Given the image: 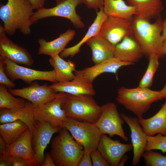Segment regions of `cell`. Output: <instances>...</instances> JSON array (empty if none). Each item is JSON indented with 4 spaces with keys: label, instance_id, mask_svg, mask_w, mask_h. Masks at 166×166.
<instances>
[{
    "label": "cell",
    "instance_id": "cell-1",
    "mask_svg": "<svg viewBox=\"0 0 166 166\" xmlns=\"http://www.w3.org/2000/svg\"><path fill=\"white\" fill-rule=\"evenodd\" d=\"M34 10L29 0H7L1 4L0 18L6 34L11 36L19 30L25 35L30 34Z\"/></svg>",
    "mask_w": 166,
    "mask_h": 166
},
{
    "label": "cell",
    "instance_id": "cell-2",
    "mask_svg": "<svg viewBox=\"0 0 166 166\" xmlns=\"http://www.w3.org/2000/svg\"><path fill=\"white\" fill-rule=\"evenodd\" d=\"M163 21L160 16L153 23L135 15L132 20L133 34L140 44L144 55L148 57L157 54L160 57L163 41L161 35Z\"/></svg>",
    "mask_w": 166,
    "mask_h": 166
},
{
    "label": "cell",
    "instance_id": "cell-3",
    "mask_svg": "<svg viewBox=\"0 0 166 166\" xmlns=\"http://www.w3.org/2000/svg\"><path fill=\"white\" fill-rule=\"evenodd\" d=\"M163 98L160 90H153L138 86L132 88H119L116 100L139 119L143 117L152 103Z\"/></svg>",
    "mask_w": 166,
    "mask_h": 166
},
{
    "label": "cell",
    "instance_id": "cell-4",
    "mask_svg": "<svg viewBox=\"0 0 166 166\" xmlns=\"http://www.w3.org/2000/svg\"><path fill=\"white\" fill-rule=\"evenodd\" d=\"M84 152L83 147L64 128L51 142L50 154L56 166H77Z\"/></svg>",
    "mask_w": 166,
    "mask_h": 166
},
{
    "label": "cell",
    "instance_id": "cell-5",
    "mask_svg": "<svg viewBox=\"0 0 166 166\" xmlns=\"http://www.w3.org/2000/svg\"><path fill=\"white\" fill-rule=\"evenodd\" d=\"M93 96L88 94H67L62 105L66 117L95 123L101 115L102 107L97 103Z\"/></svg>",
    "mask_w": 166,
    "mask_h": 166
},
{
    "label": "cell",
    "instance_id": "cell-6",
    "mask_svg": "<svg viewBox=\"0 0 166 166\" xmlns=\"http://www.w3.org/2000/svg\"><path fill=\"white\" fill-rule=\"evenodd\" d=\"M82 3L83 0H57L56 5L53 7H43L36 10L31 18V22L33 24L43 19L59 17L69 20L77 28H83L85 24L76 10V7Z\"/></svg>",
    "mask_w": 166,
    "mask_h": 166
},
{
    "label": "cell",
    "instance_id": "cell-7",
    "mask_svg": "<svg viewBox=\"0 0 166 166\" xmlns=\"http://www.w3.org/2000/svg\"><path fill=\"white\" fill-rule=\"evenodd\" d=\"M62 128L69 132L75 140L83 147L84 151L90 153L97 149L101 134L94 123L82 122L67 117Z\"/></svg>",
    "mask_w": 166,
    "mask_h": 166
},
{
    "label": "cell",
    "instance_id": "cell-8",
    "mask_svg": "<svg viewBox=\"0 0 166 166\" xmlns=\"http://www.w3.org/2000/svg\"><path fill=\"white\" fill-rule=\"evenodd\" d=\"M101 106V115L94 123L101 134H107L110 137L118 136L124 141H128L122 126L125 121L119 114L116 105L110 102Z\"/></svg>",
    "mask_w": 166,
    "mask_h": 166
},
{
    "label": "cell",
    "instance_id": "cell-9",
    "mask_svg": "<svg viewBox=\"0 0 166 166\" xmlns=\"http://www.w3.org/2000/svg\"><path fill=\"white\" fill-rule=\"evenodd\" d=\"M67 95L65 93L58 92L52 100L34 107L33 113L35 121H47L54 127L62 128L63 123L67 118L62 108Z\"/></svg>",
    "mask_w": 166,
    "mask_h": 166
},
{
    "label": "cell",
    "instance_id": "cell-10",
    "mask_svg": "<svg viewBox=\"0 0 166 166\" xmlns=\"http://www.w3.org/2000/svg\"><path fill=\"white\" fill-rule=\"evenodd\" d=\"M2 58L5 72L8 77L13 81L21 79L30 85L36 80H44L57 82L55 73L50 71L38 70L22 66L10 60Z\"/></svg>",
    "mask_w": 166,
    "mask_h": 166
},
{
    "label": "cell",
    "instance_id": "cell-11",
    "mask_svg": "<svg viewBox=\"0 0 166 166\" xmlns=\"http://www.w3.org/2000/svg\"><path fill=\"white\" fill-rule=\"evenodd\" d=\"M61 128L54 127L47 121H37L32 138L34 166L42 165L44 160L45 149L53 135L58 132Z\"/></svg>",
    "mask_w": 166,
    "mask_h": 166
},
{
    "label": "cell",
    "instance_id": "cell-12",
    "mask_svg": "<svg viewBox=\"0 0 166 166\" xmlns=\"http://www.w3.org/2000/svg\"><path fill=\"white\" fill-rule=\"evenodd\" d=\"M132 34V20L111 16L107 17L98 34L115 46Z\"/></svg>",
    "mask_w": 166,
    "mask_h": 166
},
{
    "label": "cell",
    "instance_id": "cell-13",
    "mask_svg": "<svg viewBox=\"0 0 166 166\" xmlns=\"http://www.w3.org/2000/svg\"><path fill=\"white\" fill-rule=\"evenodd\" d=\"M13 96H18L30 102L34 107L49 102L54 99L58 93L46 84L40 85L34 81L29 86L19 89H9Z\"/></svg>",
    "mask_w": 166,
    "mask_h": 166
},
{
    "label": "cell",
    "instance_id": "cell-14",
    "mask_svg": "<svg viewBox=\"0 0 166 166\" xmlns=\"http://www.w3.org/2000/svg\"><path fill=\"white\" fill-rule=\"evenodd\" d=\"M3 25L0 26V57L8 59L18 65L28 67L34 61L26 49L16 44L7 36Z\"/></svg>",
    "mask_w": 166,
    "mask_h": 166
},
{
    "label": "cell",
    "instance_id": "cell-15",
    "mask_svg": "<svg viewBox=\"0 0 166 166\" xmlns=\"http://www.w3.org/2000/svg\"><path fill=\"white\" fill-rule=\"evenodd\" d=\"M133 148L131 144L113 140L105 134L101 135L97 149L111 166H117L124 156Z\"/></svg>",
    "mask_w": 166,
    "mask_h": 166
},
{
    "label": "cell",
    "instance_id": "cell-16",
    "mask_svg": "<svg viewBox=\"0 0 166 166\" xmlns=\"http://www.w3.org/2000/svg\"><path fill=\"white\" fill-rule=\"evenodd\" d=\"M120 116L130 129L133 152L132 164L133 166L136 165L139 163L143 153L145 151L147 136L141 127L137 117L128 116L123 113H121Z\"/></svg>",
    "mask_w": 166,
    "mask_h": 166
},
{
    "label": "cell",
    "instance_id": "cell-17",
    "mask_svg": "<svg viewBox=\"0 0 166 166\" xmlns=\"http://www.w3.org/2000/svg\"><path fill=\"white\" fill-rule=\"evenodd\" d=\"M133 64L121 61L114 57L81 70H76L74 73L85 81L92 83L96 78L101 74L105 73L116 74L121 67Z\"/></svg>",
    "mask_w": 166,
    "mask_h": 166
},
{
    "label": "cell",
    "instance_id": "cell-18",
    "mask_svg": "<svg viewBox=\"0 0 166 166\" xmlns=\"http://www.w3.org/2000/svg\"><path fill=\"white\" fill-rule=\"evenodd\" d=\"M115 46L114 57L121 61L134 64L144 55L133 34L125 37Z\"/></svg>",
    "mask_w": 166,
    "mask_h": 166
},
{
    "label": "cell",
    "instance_id": "cell-19",
    "mask_svg": "<svg viewBox=\"0 0 166 166\" xmlns=\"http://www.w3.org/2000/svg\"><path fill=\"white\" fill-rule=\"evenodd\" d=\"M34 106L30 101L26 102L22 108L12 109H0V123L3 124L19 120L24 122L32 134L35 128L37 121L35 120L33 110Z\"/></svg>",
    "mask_w": 166,
    "mask_h": 166
},
{
    "label": "cell",
    "instance_id": "cell-20",
    "mask_svg": "<svg viewBox=\"0 0 166 166\" xmlns=\"http://www.w3.org/2000/svg\"><path fill=\"white\" fill-rule=\"evenodd\" d=\"M32 138V134L28 128L14 142L7 145L5 156H14L22 157L34 166Z\"/></svg>",
    "mask_w": 166,
    "mask_h": 166
},
{
    "label": "cell",
    "instance_id": "cell-21",
    "mask_svg": "<svg viewBox=\"0 0 166 166\" xmlns=\"http://www.w3.org/2000/svg\"><path fill=\"white\" fill-rule=\"evenodd\" d=\"M75 77L72 80L54 82L50 86L56 92H63L73 95L88 94L94 96L96 91L93 84L84 80L74 73Z\"/></svg>",
    "mask_w": 166,
    "mask_h": 166
},
{
    "label": "cell",
    "instance_id": "cell-22",
    "mask_svg": "<svg viewBox=\"0 0 166 166\" xmlns=\"http://www.w3.org/2000/svg\"><path fill=\"white\" fill-rule=\"evenodd\" d=\"M85 43L91 49L92 60L95 64L114 57L115 45L99 34L91 38Z\"/></svg>",
    "mask_w": 166,
    "mask_h": 166
},
{
    "label": "cell",
    "instance_id": "cell-23",
    "mask_svg": "<svg viewBox=\"0 0 166 166\" xmlns=\"http://www.w3.org/2000/svg\"><path fill=\"white\" fill-rule=\"evenodd\" d=\"M76 34L75 30L68 29L64 33L60 34L56 39L47 41L43 38H40L38 41L39 47L38 54L50 57L59 54L65 48L67 44L72 40Z\"/></svg>",
    "mask_w": 166,
    "mask_h": 166
},
{
    "label": "cell",
    "instance_id": "cell-24",
    "mask_svg": "<svg viewBox=\"0 0 166 166\" xmlns=\"http://www.w3.org/2000/svg\"><path fill=\"white\" fill-rule=\"evenodd\" d=\"M139 122L144 132L148 136L156 134L166 135V101L153 116L147 119H139Z\"/></svg>",
    "mask_w": 166,
    "mask_h": 166
},
{
    "label": "cell",
    "instance_id": "cell-25",
    "mask_svg": "<svg viewBox=\"0 0 166 166\" xmlns=\"http://www.w3.org/2000/svg\"><path fill=\"white\" fill-rule=\"evenodd\" d=\"M97 16L93 23L82 39L77 44L72 47L65 48L59 55L62 58L68 57H73L77 54L80 49L84 43L91 38L98 34L101 26L107 16L105 14L103 8L97 11Z\"/></svg>",
    "mask_w": 166,
    "mask_h": 166
},
{
    "label": "cell",
    "instance_id": "cell-26",
    "mask_svg": "<svg viewBox=\"0 0 166 166\" xmlns=\"http://www.w3.org/2000/svg\"><path fill=\"white\" fill-rule=\"evenodd\" d=\"M128 5L135 7V15L150 20L160 15L163 9L161 0H126Z\"/></svg>",
    "mask_w": 166,
    "mask_h": 166
},
{
    "label": "cell",
    "instance_id": "cell-27",
    "mask_svg": "<svg viewBox=\"0 0 166 166\" xmlns=\"http://www.w3.org/2000/svg\"><path fill=\"white\" fill-rule=\"evenodd\" d=\"M103 10L107 16L130 20L136 12L135 7L127 4L123 0H104Z\"/></svg>",
    "mask_w": 166,
    "mask_h": 166
},
{
    "label": "cell",
    "instance_id": "cell-28",
    "mask_svg": "<svg viewBox=\"0 0 166 166\" xmlns=\"http://www.w3.org/2000/svg\"><path fill=\"white\" fill-rule=\"evenodd\" d=\"M49 63L54 71L57 82H63L72 80L75 77L76 65L73 61H66L59 54L50 56Z\"/></svg>",
    "mask_w": 166,
    "mask_h": 166
},
{
    "label": "cell",
    "instance_id": "cell-29",
    "mask_svg": "<svg viewBox=\"0 0 166 166\" xmlns=\"http://www.w3.org/2000/svg\"><path fill=\"white\" fill-rule=\"evenodd\" d=\"M28 128L23 122L19 120L1 124L0 134L7 145L18 138Z\"/></svg>",
    "mask_w": 166,
    "mask_h": 166
},
{
    "label": "cell",
    "instance_id": "cell-30",
    "mask_svg": "<svg viewBox=\"0 0 166 166\" xmlns=\"http://www.w3.org/2000/svg\"><path fill=\"white\" fill-rule=\"evenodd\" d=\"M4 85H0V108L12 109L24 107L27 101L14 96Z\"/></svg>",
    "mask_w": 166,
    "mask_h": 166
},
{
    "label": "cell",
    "instance_id": "cell-31",
    "mask_svg": "<svg viewBox=\"0 0 166 166\" xmlns=\"http://www.w3.org/2000/svg\"><path fill=\"white\" fill-rule=\"evenodd\" d=\"M148 64L146 71L140 80L139 86L149 88L152 85L154 76L157 71L159 65L158 55L153 53L148 57Z\"/></svg>",
    "mask_w": 166,
    "mask_h": 166
},
{
    "label": "cell",
    "instance_id": "cell-32",
    "mask_svg": "<svg viewBox=\"0 0 166 166\" xmlns=\"http://www.w3.org/2000/svg\"><path fill=\"white\" fill-rule=\"evenodd\" d=\"M147 143L144 151L158 150L166 153V135L147 136Z\"/></svg>",
    "mask_w": 166,
    "mask_h": 166
},
{
    "label": "cell",
    "instance_id": "cell-33",
    "mask_svg": "<svg viewBox=\"0 0 166 166\" xmlns=\"http://www.w3.org/2000/svg\"><path fill=\"white\" fill-rule=\"evenodd\" d=\"M142 157L147 166H166V156L153 150L145 151Z\"/></svg>",
    "mask_w": 166,
    "mask_h": 166
},
{
    "label": "cell",
    "instance_id": "cell-34",
    "mask_svg": "<svg viewBox=\"0 0 166 166\" xmlns=\"http://www.w3.org/2000/svg\"><path fill=\"white\" fill-rule=\"evenodd\" d=\"M0 84L5 85L9 89L15 86L14 83L7 75L5 72L3 59L0 57Z\"/></svg>",
    "mask_w": 166,
    "mask_h": 166
},
{
    "label": "cell",
    "instance_id": "cell-35",
    "mask_svg": "<svg viewBox=\"0 0 166 166\" xmlns=\"http://www.w3.org/2000/svg\"><path fill=\"white\" fill-rule=\"evenodd\" d=\"M93 166H109V164L97 150L90 152Z\"/></svg>",
    "mask_w": 166,
    "mask_h": 166
},
{
    "label": "cell",
    "instance_id": "cell-36",
    "mask_svg": "<svg viewBox=\"0 0 166 166\" xmlns=\"http://www.w3.org/2000/svg\"><path fill=\"white\" fill-rule=\"evenodd\" d=\"M7 156L12 166H33L31 163L22 157L14 156Z\"/></svg>",
    "mask_w": 166,
    "mask_h": 166
},
{
    "label": "cell",
    "instance_id": "cell-37",
    "mask_svg": "<svg viewBox=\"0 0 166 166\" xmlns=\"http://www.w3.org/2000/svg\"><path fill=\"white\" fill-rule=\"evenodd\" d=\"M84 3L89 8L97 11L103 8L104 0H83Z\"/></svg>",
    "mask_w": 166,
    "mask_h": 166
},
{
    "label": "cell",
    "instance_id": "cell-38",
    "mask_svg": "<svg viewBox=\"0 0 166 166\" xmlns=\"http://www.w3.org/2000/svg\"><path fill=\"white\" fill-rule=\"evenodd\" d=\"M92 162L90 153L84 150L83 154L77 166H92Z\"/></svg>",
    "mask_w": 166,
    "mask_h": 166
},
{
    "label": "cell",
    "instance_id": "cell-39",
    "mask_svg": "<svg viewBox=\"0 0 166 166\" xmlns=\"http://www.w3.org/2000/svg\"><path fill=\"white\" fill-rule=\"evenodd\" d=\"M42 166H55V164L50 153H47L45 156Z\"/></svg>",
    "mask_w": 166,
    "mask_h": 166
},
{
    "label": "cell",
    "instance_id": "cell-40",
    "mask_svg": "<svg viewBox=\"0 0 166 166\" xmlns=\"http://www.w3.org/2000/svg\"><path fill=\"white\" fill-rule=\"evenodd\" d=\"M34 10H37L43 7L46 0H29Z\"/></svg>",
    "mask_w": 166,
    "mask_h": 166
},
{
    "label": "cell",
    "instance_id": "cell-41",
    "mask_svg": "<svg viewBox=\"0 0 166 166\" xmlns=\"http://www.w3.org/2000/svg\"><path fill=\"white\" fill-rule=\"evenodd\" d=\"M7 145L5 141L0 136V156H5Z\"/></svg>",
    "mask_w": 166,
    "mask_h": 166
},
{
    "label": "cell",
    "instance_id": "cell-42",
    "mask_svg": "<svg viewBox=\"0 0 166 166\" xmlns=\"http://www.w3.org/2000/svg\"><path fill=\"white\" fill-rule=\"evenodd\" d=\"M0 166H12L9 161L7 156H0Z\"/></svg>",
    "mask_w": 166,
    "mask_h": 166
},
{
    "label": "cell",
    "instance_id": "cell-43",
    "mask_svg": "<svg viewBox=\"0 0 166 166\" xmlns=\"http://www.w3.org/2000/svg\"><path fill=\"white\" fill-rule=\"evenodd\" d=\"M161 37L163 42L166 38V18L163 22V29Z\"/></svg>",
    "mask_w": 166,
    "mask_h": 166
},
{
    "label": "cell",
    "instance_id": "cell-44",
    "mask_svg": "<svg viewBox=\"0 0 166 166\" xmlns=\"http://www.w3.org/2000/svg\"><path fill=\"white\" fill-rule=\"evenodd\" d=\"M166 55V38L163 42L161 51V57Z\"/></svg>",
    "mask_w": 166,
    "mask_h": 166
},
{
    "label": "cell",
    "instance_id": "cell-45",
    "mask_svg": "<svg viewBox=\"0 0 166 166\" xmlns=\"http://www.w3.org/2000/svg\"><path fill=\"white\" fill-rule=\"evenodd\" d=\"M160 90L163 95V98L165 99L166 101V84Z\"/></svg>",
    "mask_w": 166,
    "mask_h": 166
}]
</instances>
